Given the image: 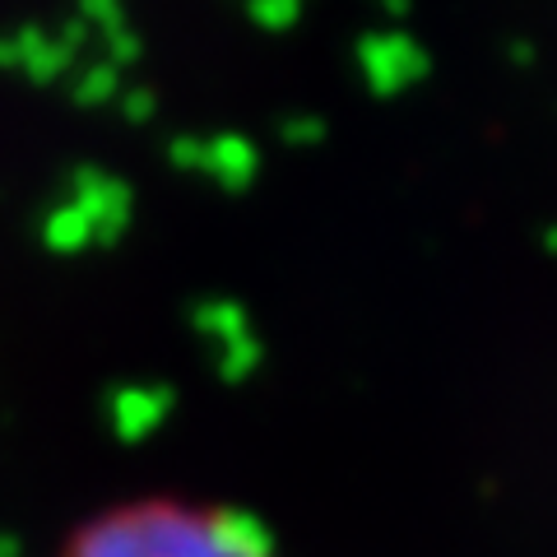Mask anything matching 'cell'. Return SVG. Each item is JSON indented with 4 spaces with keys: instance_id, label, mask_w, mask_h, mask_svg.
I'll return each mask as SVG.
<instances>
[{
    "instance_id": "1",
    "label": "cell",
    "mask_w": 557,
    "mask_h": 557,
    "mask_svg": "<svg viewBox=\"0 0 557 557\" xmlns=\"http://www.w3.org/2000/svg\"><path fill=\"white\" fill-rule=\"evenodd\" d=\"M57 557H274V544L233 507L153 493L79 520Z\"/></svg>"
},
{
    "instance_id": "2",
    "label": "cell",
    "mask_w": 557,
    "mask_h": 557,
    "mask_svg": "<svg viewBox=\"0 0 557 557\" xmlns=\"http://www.w3.org/2000/svg\"><path fill=\"white\" fill-rule=\"evenodd\" d=\"M362 75H368L372 89H399V84L418 79L428 70V51L418 47L409 33H376V38H362L358 47Z\"/></svg>"
}]
</instances>
